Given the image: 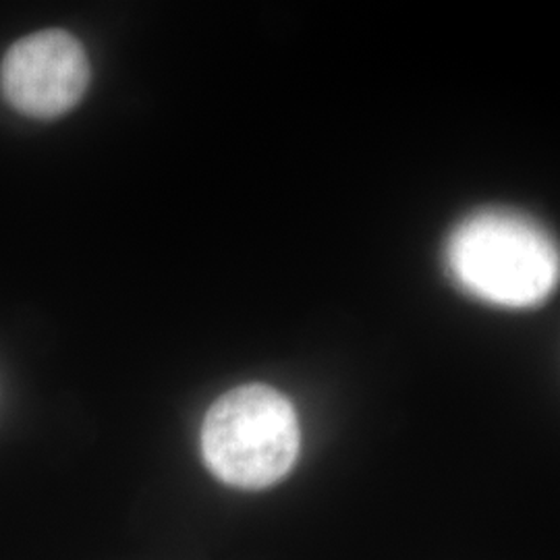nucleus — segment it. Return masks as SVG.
<instances>
[{"label":"nucleus","instance_id":"1","mask_svg":"<svg viewBox=\"0 0 560 560\" xmlns=\"http://www.w3.org/2000/svg\"><path fill=\"white\" fill-rule=\"evenodd\" d=\"M446 261L463 289L506 307L540 303L560 280L555 240L506 210H486L463 222L448 241Z\"/></svg>","mask_w":560,"mask_h":560},{"label":"nucleus","instance_id":"2","mask_svg":"<svg viewBox=\"0 0 560 560\" xmlns=\"http://www.w3.org/2000/svg\"><path fill=\"white\" fill-rule=\"evenodd\" d=\"M300 421L291 400L266 384L224 393L203 420L201 453L219 480L261 490L282 480L300 455Z\"/></svg>","mask_w":560,"mask_h":560},{"label":"nucleus","instance_id":"3","mask_svg":"<svg viewBox=\"0 0 560 560\" xmlns=\"http://www.w3.org/2000/svg\"><path fill=\"white\" fill-rule=\"evenodd\" d=\"M90 83V62L80 40L65 30H42L15 42L0 67L9 104L34 119L71 110Z\"/></svg>","mask_w":560,"mask_h":560}]
</instances>
